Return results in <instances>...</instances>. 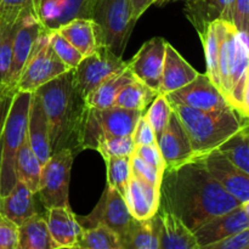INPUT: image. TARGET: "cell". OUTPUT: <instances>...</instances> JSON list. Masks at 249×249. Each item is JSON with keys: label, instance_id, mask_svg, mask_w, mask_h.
Listing matches in <instances>:
<instances>
[{"label": "cell", "instance_id": "cell-47", "mask_svg": "<svg viewBox=\"0 0 249 249\" xmlns=\"http://www.w3.org/2000/svg\"><path fill=\"white\" fill-rule=\"evenodd\" d=\"M15 91L16 90H6L2 94H0V140H1L5 121H6V117L7 113H9L10 106H11V101Z\"/></svg>", "mask_w": 249, "mask_h": 249}, {"label": "cell", "instance_id": "cell-12", "mask_svg": "<svg viewBox=\"0 0 249 249\" xmlns=\"http://www.w3.org/2000/svg\"><path fill=\"white\" fill-rule=\"evenodd\" d=\"M164 96L169 104L182 105L202 111H214L231 106L220 89L212 82L207 73H198L189 84Z\"/></svg>", "mask_w": 249, "mask_h": 249}, {"label": "cell", "instance_id": "cell-11", "mask_svg": "<svg viewBox=\"0 0 249 249\" xmlns=\"http://www.w3.org/2000/svg\"><path fill=\"white\" fill-rule=\"evenodd\" d=\"M45 29L33 9L26 10L19 16L12 43V58L9 74L6 79V88L16 90V84L23 71L27 60L31 56L36 40L41 32Z\"/></svg>", "mask_w": 249, "mask_h": 249}, {"label": "cell", "instance_id": "cell-9", "mask_svg": "<svg viewBox=\"0 0 249 249\" xmlns=\"http://www.w3.org/2000/svg\"><path fill=\"white\" fill-rule=\"evenodd\" d=\"M125 68H128V61H124L121 56L101 45L94 53L83 57L77 67L73 68V84L85 100L107 78Z\"/></svg>", "mask_w": 249, "mask_h": 249}, {"label": "cell", "instance_id": "cell-18", "mask_svg": "<svg viewBox=\"0 0 249 249\" xmlns=\"http://www.w3.org/2000/svg\"><path fill=\"white\" fill-rule=\"evenodd\" d=\"M124 199L134 219L141 221L155 215L160 208V189L148 184L138 175L131 173Z\"/></svg>", "mask_w": 249, "mask_h": 249}, {"label": "cell", "instance_id": "cell-32", "mask_svg": "<svg viewBox=\"0 0 249 249\" xmlns=\"http://www.w3.org/2000/svg\"><path fill=\"white\" fill-rule=\"evenodd\" d=\"M233 164L249 174V119L218 148Z\"/></svg>", "mask_w": 249, "mask_h": 249}, {"label": "cell", "instance_id": "cell-27", "mask_svg": "<svg viewBox=\"0 0 249 249\" xmlns=\"http://www.w3.org/2000/svg\"><path fill=\"white\" fill-rule=\"evenodd\" d=\"M121 243L122 249H160V219L157 213L146 220H135Z\"/></svg>", "mask_w": 249, "mask_h": 249}, {"label": "cell", "instance_id": "cell-19", "mask_svg": "<svg viewBox=\"0 0 249 249\" xmlns=\"http://www.w3.org/2000/svg\"><path fill=\"white\" fill-rule=\"evenodd\" d=\"M45 220L53 249L78 248L82 226L70 206L46 209Z\"/></svg>", "mask_w": 249, "mask_h": 249}, {"label": "cell", "instance_id": "cell-43", "mask_svg": "<svg viewBox=\"0 0 249 249\" xmlns=\"http://www.w3.org/2000/svg\"><path fill=\"white\" fill-rule=\"evenodd\" d=\"M232 23L249 39V0H233Z\"/></svg>", "mask_w": 249, "mask_h": 249}, {"label": "cell", "instance_id": "cell-3", "mask_svg": "<svg viewBox=\"0 0 249 249\" xmlns=\"http://www.w3.org/2000/svg\"><path fill=\"white\" fill-rule=\"evenodd\" d=\"M169 105L189 136L195 157H204L218 150L247 121L231 106L202 111L178 104Z\"/></svg>", "mask_w": 249, "mask_h": 249}, {"label": "cell", "instance_id": "cell-13", "mask_svg": "<svg viewBox=\"0 0 249 249\" xmlns=\"http://www.w3.org/2000/svg\"><path fill=\"white\" fill-rule=\"evenodd\" d=\"M168 41L162 36H155L143 43L138 53L128 61V68L134 77L147 87L158 91L162 79L165 46Z\"/></svg>", "mask_w": 249, "mask_h": 249}, {"label": "cell", "instance_id": "cell-29", "mask_svg": "<svg viewBox=\"0 0 249 249\" xmlns=\"http://www.w3.org/2000/svg\"><path fill=\"white\" fill-rule=\"evenodd\" d=\"M18 249H53L44 216L36 213L18 225Z\"/></svg>", "mask_w": 249, "mask_h": 249}, {"label": "cell", "instance_id": "cell-35", "mask_svg": "<svg viewBox=\"0 0 249 249\" xmlns=\"http://www.w3.org/2000/svg\"><path fill=\"white\" fill-rule=\"evenodd\" d=\"M17 22L0 16V84L6 87L7 74L12 58V43Z\"/></svg>", "mask_w": 249, "mask_h": 249}, {"label": "cell", "instance_id": "cell-36", "mask_svg": "<svg viewBox=\"0 0 249 249\" xmlns=\"http://www.w3.org/2000/svg\"><path fill=\"white\" fill-rule=\"evenodd\" d=\"M107 185L116 189L124 197L131 177L130 157H107Z\"/></svg>", "mask_w": 249, "mask_h": 249}, {"label": "cell", "instance_id": "cell-49", "mask_svg": "<svg viewBox=\"0 0 249 249\" xmlns=\"http://www.w3.org/2000/svg\"><path fill=\"white\" fill-rule=\"evenodd\" d=\"M238 113L245 118L249 119V67L246 74L245 84H243L242 90V99H241V106Z\"/></svg>", "mask_w": 249, "mask_h": 249}, {"label": "cell", "instance_id": "cell-44", "mask_svg": "<svg viewBox=\"0 0 249 249\" xmlns=\"http://www.w3.org/2000/svg\"><path fill=\"white\" fill-rule=\"evenodd\" d=\"M131 136H133L135 146L156 145V143H157V136H156V133L155 130H153L152 126H151V124L148 123L145 114H142L141 118L139 119L138 124H136L135 129H134V133Z\"/></svg>", "mask_w": 249, "mask_h": 249}, {"label": "cell", "instance_id": "cell-31", "mask_svg": "<svg viewBox=\"0 0 249 249\" xmlns=\"http://www.w3.org/2000/svg\"><path fill=\"white\" fill-rule=\"evenodd\" d=\"M158 94L160 92L135 78L122 88L119 94L117 95L113 106L145 112L148 105L152 104Z\"/></svg>", "mask_w": 249, "mask_h": 249}, {"label": "cell", "instance_id": "cell-21", "mask_svg": "<svg viewBox=\"0 0 249 249\" xmlns=\"http://www.w3.org/2000/svg\"><path fill=\"white\" fill-rule=\"evenodd\" d=\"M198 72L180 55L179 51L167 43L165 46L164 63H163L162 79L158 92L167 95L189 84L197 77Z\"/></svg>", "mask_w": 249, "mask_h": 249}, {"label": "cell", "instance_id": "cell-22", "mask_svg": "<svg viewBox=\"0 0 249 249\" xmlns=\"http://www.w3.org/2000/svg\"><path fill=\"white\" fill-rule=\"evenodd\" d=\"M233 0H185V16L197 33L218 19L232 22Z\"/></svg>", "mask_w": 249, "mask_h": 249}, {"label": "cell", "instance_id": "cell-28", "mask_svg": "<svg viewBox=\"0 0 249 249\" xmlns=\"http://www.w3.org/2000/svg\"><path fill=\"white\" fill-rule=\"evenodd\" d=\"M133 79H135V77L129 68L114 73L85 97V104L88 105V107L97 109L113 106L117 95L119 94L122 88Z\"/></svg>", "mask_w": 249, "mask_h": 249}, {"label": "cell", "instance_id": "cell-7", "mask_svg": "<svg viewBox=\"0 0 249 249\" xmlns=\"http://www.w3.org/2000/svg\"><path fill=\"white\" fill-rule=\"evenodd\" d=\"M71 71L50 45V29H44L16 84V90L34 92L41 85Z\"/></svg>", "mask_w": 249, "mask_h": 249}, {"label": "cell", "instance_id": "cell-45", "mask_svg": "<svg viewBox=\"0 0 249 249\" xmlns=\"http://www.w3.org/2000/svg\"><path fill=\"white\" fill-rule=\"evenodd\" d=\"M134 153L136 156L141 158V160H145L146 163L151 164L152 167L157 168L160 172L164 173L165 170V164L164 160H163L162 155H160V151L158 148V145H139L135 146V150Z\"/></svg>", "mask_w": 249, "mask_h": 249}, {"label": "cell", "instance_id": "cell-6", "mask_svg": "<svg viewBox=\"0 0 249 249\" xmlns=\"http://www.w3.org/2000/svg\"><path fill=\"white\" fill-rule=\"evenodd\" d=\"M91 18L99 24L102 44L122 57L136 23L130 0H95Z\"/></svg>", "mask_w": 249, "mask_h": 249}, {"label": "cell", "instance_id": "cell-46", "mask_svg": "<svg viewBox=\"0 0 249 249\" xmlns=\"http://www.w3.org/2000/svg\"><path fill=\"white\" fill-rule=\"evenodd\" d=\"M208 249H249V228L213 243Z\"/></svg>", "mask_w": 249, "mask_h": 249}, {"label": "cell", "instance_id": "cell-30", "mask_svg": "<svg viewBox=\"0 0 249 249\" xmlns=\"http://www.w3.org/2000/svg\"><path fill=\"white\" fill-rule=\"evenodd\" d=\"M41 167L43 164L33 152L27 139L16 156V177L17 180L23 182L34 195L38 194Z\"/></svg>", "mask_w": 249, "mask_h": 249}, {"label": "cell", "instance_id": "cell-42", "mask_svg": "<svg viewBox=\"0 0 249 249\" xmlns=\"http://www.w3.org/2000/svg\"><path fill=\"white\" fill-rule=\"evenodd\" d=\"M36 1V0H0V16L10 21H18L22 12L29 9L34 10Z\"/></svg>", "mask_w": 249, "mask_h": 249}, {"label": "cell", "instance_id": "cell-20", "mask_svg": "<svg viewBox=\"0 0 249 249\" xmlns=\"http://www.w3.org/2000/svg\"><path fill=\"white\" fill-rule=\"evenodd\" d=\"M90 109L101 131V138L102 136L133 135L139 119L143 114L142 111L123 108L119 106H111L104 109L90 107Z\"/></svg>", "mask_w": 249, "mask_h": 249}, {"label": "cell", "instance_id": "cell-39", "mask_svg": "<svg viewBox=\"0 0 249 249\" xmlns=\"http://www.w3.org/2000/svg\"><path fill=\"white\" fill-rule=\"evenodd\" d=\"M50 45L56 55L60 57L65 65H67L71 70L75 68L78 63L82 61L83 55L57 31H50Z\"/></svg>", "mask_w": 249, "mask_h": 249}, {"label": "cell", "instance_id": "cell-38", "mask_svg": "<svg viewBox=\"0 0 249 249\" xmlns=\"http://www.w3.org/2000/svg\"><path fill=\"white\" fill-rule=\"evenodd\" d=\"M172 112L173 111L169 102L167 101L165 96L162 94H158L157 97L152 101V104L150 105V108L146 112H143L148 123L151 124V126L155 130L157 138L167 128L168 123L170 121Z\"/></svg>", "mask_w": 249, "mask_h": 249}, {"label": "cell", "instance_id": "cell-25", "mask_svg": "<svg viewBox=\"0 0 249 249\" xmlns=\"http://www.w3.org/2000/svg\"><path fill=\"white\" fill-rule=\"evenodd\" d=\"M57 31L79 51L83 57L94 53L102 44L101 31L92 18H74Z\"/></svg>", "mask_w": 249, "mask_h": 249}, {"label": "cell", "instance_id": "cell-51", "mask_svg": "<svg viewBox=\"0 0 249 249\" xmlns=\"http://www.w3.org/2000/svg\"><path fill=\"white\" fill-rule=\"evenodd\" d=\"M241 207H242V209L245 211L246 215H247V218L249 219V199H248V201L243 202V203L241 204Z\"/></svg>", "mask_w": 249, "mask_h": 249}, {"label": "cell", "instance_id": "cell-37", "mask_svg": "<svg viewBox=\"0 0 249 249\" xmlns=\"http://www.w3.org/2000/svg\"><path fill=\"white\" fill-rule=\"evenodd\" d=\"M135 150L133 136H102L96 151L101 157H130Z\"/></svg>", "mask_w": 249, "mask_h": 249}, {"label": "cell", "instance_id": "cell-52", "mask_svg": "<svg viewBox=\"0 0 249 249\" xmlns=\"http://www.w3.org/2000/svg\"><path fill=\"white\" fill-rule=\"evenodd\" d=\"M0 165H1V140H0ZM0 213H1V190H0Z\"/></svg>", "mask_w": 249, "mask_h": 249}, {"label": "cell", "instance_id": "cell-53", "mask_svg": "<svg viewBox=\"0 0 249 249\" xmlns=\"http://www.w3.org/2000/svg\"><path fill=\"white\" fill-rule=\"evenodd\" d=\"M6 90H10V89H7V88L5 87V85L0 84V94H2V92H4V91H6Z\"/></svg>", "mask_w": 249, "mask_h": 249}, {"label": "cell", "instance_id": "cell-50", "mask_svg": "<svg viewBox=\"0 0 249 249\" xmlns=\"http://www.w3.org/2000/svg\"><path fill=\"white\" fill-rule=\"evenodd\" d=\"M177 1H180V0H158V1L156 2V5H157V6H165V5L172 4V2H177Z\"/></svg>", "mask_w": 249, "mask_h": 249}, {"label": "cell", "instance_id": "cell-8", "mask_svg": "<svg viewBox=\"0 0 249 249\" xmlns=\"http://www.w3.org/2000/svg\"><path fill=\"white\" fill-rule=\"evenodd\" d=\"M74 156L72 150L63 148L53 153L41 167L38 195L46 209L70 206L68 192Z\"/></svg>", "mask_w": 249, "mask_h": 249}, {"label": "cell", "instance_id": "cell-26", "mask_svg": "<svg viewBox=\"0 0 249 249\" xmlns=\"http://www.w3.org/2000/svg\"><path fill=\"white\" fill-rule=\"evenodd\" d=\"M1 214L21 225L23 221L36 214L34 194L23 184L18 181L11 191L1 197Z\"/></svg>", "mask_w": 249, "mask_h": 249}, {"label": "cell", "instance_id": "cell-17", "mask_svg": "<svg viewBox=\"0 0 249 249\" xmlns=\"http://www.w3.org/2000/svg\"><path fill=\"white\" fill-rule=\"evenodd\" d=\"M248 228L249 219L240 206L204 223L194 231V235L199 249H208L213 243Z\"/></svg>", "mask_w": 249, "mask_h": 249}, {"label": "cell", "instance_id": "cell-4", "mask_svg": "<svg viewBox=\"0 0 249 249\" xmlns=\"http://www.w3.org/2000/svg\"><path fill=\"white\" fill-rule=\"evenodd\" d=\"M220 91L229 104L240 111L243 84L249 67V39L232 22L218 19Z\"/></svg>", "mask_w": 249, "mask_h": 249}, {"label": "cell", "instance_id": "cell-15", "mask_svg": "<svg viewBox=\"0 0 249 249\" xmlns=\"http://www.w3.org/2000/svg\"><path fill=\"white\" fill-rule=\"evenodd\" d=\"M207 169L215 178L216 181L237 199L241 204L249 199V174L233 164L219 150L204 156Z\"/></svg>", "mask_w": 249, "mask_h": 249}, {"label": "cell", "instance_id": "cell-10", "mask_svg": "<svg viewBox=\"0 0 249 249\" xmlns=\"http://www.w3.org/2000/svg\"><path fill=\"white\" fill-rule=\"evenodd\" d=\"M77 219L82 228H91L97 224H104L118 233L121 240L126 235L136 220L129 212L124 197L108 185L105 189L94 211L89 215H77Z\"/></svg>", "mask_w": 249, "mask_h": 249}, {"label": "cell", "instance_id": "cell-23", "mask_svg": "<svg viewBox=\"0 0 249 249\" xmlns=\"http://www.w3.org/2000/svg\"><path fill=\"white\" fill-rule=\"evenodd\" d=\"M160 249H199L194 231L175 214L160 207Z\"/></svg>", "mask_w": 249, "mask_h": 249}, {"label": "cell", "instance_id": "cell-5", "mask_svg": "<svg viewBox=\"0 0 249 249\" xmlns=\"http://www.w3.org/2000/svg\"><path fill=\"white\" fill-rule=\"evenodd\" d=\"M32 94L33 92L16 90L5 121L1 135V165H0L1 197L9 194L17 182L16 156L22 143L27 140Z\"/></svg>", "mask_w": 249, "mask_h": 249}, {"label": "cell", "instance_id": "cell-41", "mask_svg": "<svg viewBox=\"0 0 249 249\" xmlns=\"http://www.w3.org/2000/svg\"><path fill=\"white\" fill-rule=\"evenodd\" d=\"M0 249H18V225L0 213Z\"/></svg>", "mask_w": 249, "mask_h": 249}, {"label": "cell", "instance_id": "cell-24", "mask_svg": "<svg viewBox=\"0 0 249 249\" xmlns=\"http://www.w3.org/2000/svg\"><path fill=\"white\" fill-rule=\"evenodd\" d=\"M27 139L33 152L39 158L41 164H44L51 156L50 130H49V122L43 105L36 92L32 94L31 106H29Z\"/></svg>", "mask_w": 249, "mask_h": 249}, {"label": "cell", "instance_id": "cell-2", "mask_svg": "<svg viewBox=\"0 0 249 249\" xmlns=\"http://www.w3.org/2000/svg\"><path fill=\"white\" fill-rule=\"evenodd\" d=\"M45 111L50 130L51 155L70 148L82 151L83 133L89 107L73 84L72 70L36 90Z\"/></svg>", "mask_w": 249, "mask_h": 249}, {"label": "cell", "instance_id": "cell-16", "mask_svg": "<svg viewBox=\"0 0 249 249\" xmlns=\"http://www.w3.org/2000/svg\"><path fill=\"white\" fill-rule=\"evenodd\" d=\"M157 145L164 160L165 169L178 167L196 158L189 136L174 112H172L167 128L157 138Z\"/></svg>", "mask_w": 249, "mask_h": 249}, {"label": "cell", "instance_id": "cell-33", "mask_svg": "<svg viewBox=\"0 0 249 249\" xmlns=\"http://www.w3.org/2000/svg\"><path fill=\"white\" fill-rule=\"evenodd\" d=\"M78 248L122 249V243L118 233L104 224H97L91 228H82Z\"/></svg>", "mask_w": 249, "mask_h": 249}, {"label": "cell", "instance_id": "cell-40", "mask_svg": "<svg viewBox=\"0 0 249 249\" xmlns=\"http://www.w3.org/2000/svg\"><path fill=\"white\" fill-rule=\"evenodd\" d=\"M130 165H131V173L138 177H140L141 179H143L145 181H147L148 184L153 185V186L160 187V182H162V177L163 173L160 172L157 168L152 167L151 164L146 163L145 160H141L139 156H136L133 152V155L130 156Z\"/></svg>", "mask_w": 249, "mask_h": 249}, {"label": "cell", "instance_id": "cell-48", "mask_svg": "<svg viewBox=\"0 0 249 249\" xmlns=\"http://www.w3.org/2000/svg\"><path fill=\"white\" fill-rule=\"evenodd\" d=\"M131 9H133V17L138 21L152 5H156L158 0H130Z\"/></svg>", "mask_w": 249, "mask_h": 249}, {"label": "cell", "instance_id": "cell-34", "mask_svg": "<svg viewBox=\"0 0 249 249\" xmlns=\"http://www.w3.org/2000/svg\"><path fill=\"white\" fill-rule=\"evenodd\" d=\"M204 49L207 63V75L220 89V74H219V36L215 22L209 23L198 33Z\"/></svg>", "mask_w": 249, "mask_h": 249}, {"label": "cell", "instance_id": "cell-1", "mask_svg": "<svg viewBox=\"0 0 249 249\" xmlns=\"http://www.w3.org/2000/svg\"><path fill=\"white\" fill-rule=\"evenodd\" d=\"M160 192V207L175 214L191 231L241 206L209 173L202 157L165 169Z\"/></svg>", "mask_w": 249, "mask_h": 249}, {"label": "cell", "instance_id": "cell-14", "mask_svg": "<svg viewBox=\"0 0 249 249\" xmlns=\"http://www.w3.org/2000/svg\"><path fill=\"white\" fill-rule=\"evenodd\" d=\"M95 0H36V14L46 29H57L74 18H91Z\"/></svg>", "mask_w": 249, "mask_h": 249}]
</instances>
